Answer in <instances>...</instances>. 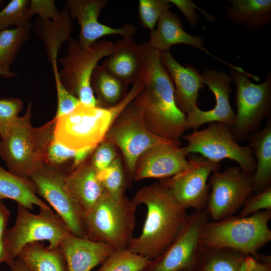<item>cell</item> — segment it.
Here are the masks:
<instances>
[{
    "label": "cell",
    "instance_id": "cell-1",
    "mask_svg": "<svg viewBox=\"0 0 271 271\" xmlns=\"http://www.w3.org/2000/svg\"><path fill=\"white\" fill-rule=\"evenodd\" d=\"M142 59L141 92L132 101L148 129L161 138L179 141L188 129L186 115L178 107L173 80L160 52L148 42L140 45Z\"/></svg>",
    "mask_w": 271,
    "mask_h": 271
},
{
    "label": "cell",
    "instance_id": "cell-2",
    "mask_svg": "<svg viewBox=\"0 0 271 271\" xmlns=\"http://www.w3.org/2000/svg\"><path fill=\"white\" fill-rule=\"evenodd\" d=\"M132 200L147 211L141 234L131 239L127 248L152 260L174 240L189 215L163 181L140 188Z\"/></svg>",
    "mask_w": 271,
    "mask_h": 271
},
{
    "label": "cell",
    "instance_id": "cell-3",
    "mask_svg": "<svg viewBox=\"0 0 271 271\" xmlns=\"http://www.w3.org/2000/svg\"><path fill=\"white\" fill-rule=\"evenodd\" d=\"M143 86V80L140 77L124 98L112 106L80 103L70 113L55 119L54 140L74 151L97 147L104 141L116 117L133 101Z\"/></svg>",
    "mask_w": 271,
    "mask_h": 271
},
{
    "label": "cell",
    "instance_id": "cell-4",
    "mask_svg": "<svg viewBox=\"0 0 271 271\" xmlns=\"http://www.w3.org/2000/svg\"><path fill=\"white\" fill-rule=\"evenodd\" d=\"M32 103L23 116H18L8 134L0 140V157L8 170L30 179L45 164L49 146L54 139L56 120L34 127L31 122Z\"/></svg>",
    "mask_w": 271,
    "mask_h": 271
},
{
    "label": "cell",
    "instance_id": "cell-5",
    "mask_svg": "<svg viewBox=\"0 0 271 271\" xmlns=\"http://www.w3.org/2000/svg\"><path fill=\"white\" fill-rule=\"evenodd\" d=\"M138 205L125 195H112L105 190L82 217L85 238L108 244L115 249L127 248L133 237Z\"/></svg>",
    "mask_w": 271,
    "mask_h": 271
},
{
    "label": "cell",
    "instance_id": "cell-6",
    "mask_svg": "<svg viewBox=\"0 0 271 271\" xmlns=\"http://www.w3.org/2000/svg\"><path fill=\"white\" fill-rule=\"evenodd\" d=\"M271 210L245 217L234 216L217 221H209L200 237L202 248H228L245 256H255L271 240L268 223Z\"/></svg>",
    "mask_w": 271,
    "mask_h": 271
},
{
    "label": "cell",
    "instance_id": "cell-7",
    "mask_svg": "<svg viewBox=\"0 0 271 271\" xmlns=\"http://www.w3.org/2000/svg\"><path fill=\"white\" fill-rule=\"evenodd\" d=\"M117 47V41L114 44L104 40L86 48H82L78 40L72 37L68 42L67 55L58 59L62 66L59 71V78L81 103L98 106L91 85L92 75L99 60L110 55Z\"/></svg>",
    "mask_w": 271,
    "mask_h": 271
},
{
    "label": "cell",
    "instance_id": "cell-8",
    "mask_svg": "<svg viewBox=\"0 0 271 271\" xmlns=\"http://www.w3.org/2000/svg\"><path fill=\"white\" fill-rule=\"evenodd\" d=\"M230 67L231 77L236 88L237 111L231 126L237 142H240L260 130L262 120L271 114V73L268 72L260 84L252 82L248 76L258 81L241 67Z\"/></svg>",
    "mask_w": 271,
    "mask_h": 271
},
{
    "label": "cell",
    "instance_id": "cell-9",
    "mask_svg": "<svg viewBox=\"0 0 271 271\" xmlns=\"http://www.w3.org/2000/svg\"><path fill=\"white\" fill-rule=\"evenodd\" d=\"M70 232L64 222L53 210H40L34 214L18 204L14 225L7 229L3 237L9 265L27 244L47 241L48 246L59 247L65 235Z\"/></svg>",
    "mask_w": 271,
    "mask_h": 271
},
{
    "label": "cell",
    "instance_id": "cell-10",
    "mask_svg": "<svg viewBox=\"0 0 271 271\" xmlns=\"http://www.w3.org/2000/svg\"><path fill=\"white\" fill-rule=\"evenodd\" d=\"M188 144L183 149L188 156L199 154L214 161L224 159L234 161L243 171L253 174L256 163L249 145H239L235 140L231 126L220 122H211L201 130L183 136Z\"/></svg>",
    "mask_w": 271,
    "mask_h": 271
},
{
    "label": "cell",
    "instance_id": "cell-11",
    "mask_svg": "<svg viewBox=\"0 0 271 271\" xmlns=\"http://www.w3.org/2000/svg\"><path fill=\"white\" fill-rule=\"evenodd\" d=\"M104 141L120 149L126 175L130 180L138 158L147 150L161 144L181 145L180 141L167 140L151 132L132 102L115 119Z\"/></svg>",
    "mask_w": 271,
    "mask_h": 271
},
{
    "label": "cell",
    "instance_id": "cell-12",
    "mask_svg": "<svg viewBox=\"0 0 271 271\" xmlns=\"http://www.w3.org/2000/svg\"><path fill=\"white\" fill-rule=\"evenodd\" d=\"M210 216L206 208L189 215L170 244L150 260L143 271H180L197 269L202 252L200 237Z\"/></svg>",
    "mask_w": 271,
    "mask_h": 271
},
{
    "label": "cell",
    "instance_id": "cell-13",
    "mask_svg": "<svg viewBox=\"0 0 271 271\" xmlns=\"http://www.w3.org/2000/svg\"><path fill=\"white\" fill-rule=\"evenodd\" d=\"M206 209L212 221L231 217L242 208L252 194V174L239 166H230L212 173Z\"/></svg>",
    "mask_w": 271,
    "mask_h": 271
},
{
    "label": "cell",
    "instance_id": "cell-14",
    "mask_svg": "<svg viewBox=\"0 0 271 271\" xmlns=\"http://www.w3.org/2000/svg\"><path fill=\"white\" fill-rule=\"evenodd\" d=\"M66 174L60 168L45 164L30 177L37 194L54 209L72 234L85 238L83 213L65 183Z\"/></svg>",
    "mask_w": 271,
    "mask_h": 271
},
{
    "label": "cell",
    "instance_id": "cell-15",
    "mask_svg": "<svg viewBox=\"0 0 271 271\" xmlns=\"http://www.w3.org/2000/svg\"><path fill=\"white\" fill-rule=\"evenodd\" d=\"M187 168L182 172L163 181L178 202L187 209L202 210L207 207L210 186L209 179L219 170V162L208 160L201 155H189Z\"/></svg>",
    "mask_w": 271,
    "mask_h": 271
},
{
    "label": "cell",
    "instance_id": "cell-16",
    "mask_svg": "<svg viewBox=\"0 0 271 271\" xmlns=\"http://www.w3.org/2000/svg\"><path fill=\"white\" fill-rule=\"evenodd\" d=\"M108 3L107 0L66 1L70 17L76 19L80 26L78 42L82 48L89 47L105 36L119 35L129 38L136 33L137 28L130 23L115 28L98 21L101 11Z\"/></svg>",
    "mask_w": 271,
    "mask_h": 271
},
{
    "label": "cell",
    "instance_id": "cell-17",
    "mask_svg": "<svg viewBox=\"0 0 271 271\" xmlns=\"http://www.w3.org/2000/svg\"><path fill=\"white\" fill-rule=\"evenodd\" d=\"M201 75L203 84L207 85L214 94L215 105L212 109L207 111L198 107L186 115L188 128L195 130L211 122H224L231 126L235 118V112L229 102L230 94L232 91V78L224 71L210 69H204Z\"/></svg>",
    "mask_w": 271,
    "mask_h": 271
},
{
    "label": "cell",
    "instance_id": "cell-18",
    "mask_svg": "<svg viewBox=\"0 0 271 271\" xmlns=\"http://www.w3.org/2000/svg\"><path fill=\"white\" fill-rule=\"evenodd\" d=\"M187 156L179 145L161 144L151 147L138 158L133 180L171 177L185 170Z\"/></svg>",
    "mask_w": 271,
    "mask_h": 271
},
{
    "label": "cell",
    "instance_id": "cell-19",
    "mask_svg": "<svg viewBox=\"0 0 271 271\" xmlns=\"http://www.w3.org/2000/svg\"><path fill=\"white\" fill-rule=\"evenodd\" d=\"M162 62L169 72L175 87V97L178 107L186 115L198 106L199 91L203 86L201 75L194 67L180 64L169 51L160 52Z\"/></svg>",
    "mask_w": 271,
    "mask_h": 271
},
{
    "label": "cell",
    "instance_id": "cell-20",
    "mask_svg": "<svg viewBox=\"0 0 271 271\" xmlns=\"http://www.w3.org/2000/svg\"><path fill=\"white\" fill-rule=\"evenodd\" d=\"M60 248L68 271H91L115 250L105 243L78 237L70 232L64 237Z\"/></svg>",
    "mask_w": 271,
    "mask_h": 271
},
{
    "label": "cell",
    "instance_id": "cell-21",
    "mask_svg": "<svg viewBox=\"0 0 271 271\" xmlns=\"http://www.w3.org/2000/svg\"><path fill=\"white\" fill-rule=\"evenodd\" d=\"M157 23V28L151 32L148 41L152 48L163 52L169 51L172 46L176 44H187L199 49L207 54L228 64L212 55L204 48V40L201 37L188 34L184 30L179 17L174 13L170 10L165 11L160 17Z\"/></svg>",
    "mask_w": 271,
    "mask_h": 271
},
{
    "label": "cell",
    "instance_id": "cell-22",
    "mask_svg": "<svg viewBox=\"0 0 271 271\" xmlns=\"http://www.w3.org/2000/svg\"><path fill=\"white\" fill-rule=\"evenodd\" d=\"M65 183L83 215L92 208L105 191L90 160H85L74 170L66 174Z\"/></svg>",
    "mask_w": 271,
    "mask_h": 271
},
{
    "label": "cell",
    "instance_id": "cell-23",
    "mask_svg": "<svg viewBox=\"0 0 271 271\" xmlns=\"http://www.w3.org/2000/svg\"><path fill=\"white\" fill-rule=\"evenodd\" d=\"M117 42L116 50L101 65L125 85H133L139 79L142 70L140 45L131 38H123Z\"/></svg>",
    "mask_w": 271,
    "mask_h": 271
},
{
    "label": "cell",
    "instance_id": "cell-24",
    "mask_svg": "<svg viewBox=\"0 0 271 271\" xmlns=\"http://www.w3.org/2000/svg\"><path fill=\"white\" fill-rule=\"evenodd\" d=\"M60 12V17L53 20L38 17L33 26L36 35L43 42L52 66L57 65L59 51L63 44L68 42L71 38V34L74 28L67 5H65Z\"/></svg>",
    "mask_w": 271,
    "mask_h": 271
},
{
    "label": "cell",
    "instance_id": "cell-25",
    "mask_svg": "<svg viewBox=\"0 0 271 271\" xmlns=\"http://www.w3.org/2000/svg\"><path fill=\"white\" fill-rule=\"evenodd\" d=\"M246 139L256 163L251 194H256L271 186V116L267 117L262 129L251 133Z\"/></svg>",
    "mask_w": 271,
    "mask_h": 271
},
{
    "label": "cell",
    "instance_id": "cell-26",
    "mask_svg": "<svg viewBox=\"0 0 271 271\" xmlns=\"http://www.w3.org/2000/svg\"><path fill=\"white\" fill-rule=\"evenodd\" d=\"M224 10L226 17L248 31H260L271 22L270 0H229Z\"/></svg>",
    "mask_w": 271,
    "mask_h": 271
},
{
    "label": "cell",
    "instance_id": "cell-27",
    "mask_svg": "<svg viewBox=\"0 0 271 271\" xmlns=\"http://www.w3.org/2000/svg\"><path fill=\"white\" fill-rule=\"evenodd\" d=\"M15 201L30 210L34 206L40 210L51 208L38 196L36 188L30 179L15 175L0 166V199Z\"/></svg>",
    "mask_w": 271,
    "mask_h": 271
},
{
    "label": "cell",
    "instance_id": "cell-28",
    "mask_svg": "<svg viewBox=\"0 0 271 271\" xmlns=\"http://www.w3.org/2000/svg\"><path fill=\"white\" fill-rule=\"evenodd\" d=\"M17 258L31 271H68L60 247H50L40 242L29 243L21 249Z\"/></svg>",
    "mask_w": 271,
    "mask_h": 271
},
{
    "label": "cell",
    "instance_id": "cell-29",
    "mask_svg": "<svg viewBox=\"0 0 271 271\" xmlns=\"http://www.w3.org/2000/svg\"><path fill=\"white\" fill-rule=\"evenodd\" d=\"M32 27L30 22L0 32V75L3 77L9 78L18 75L10 68L18 52L29 40Z\"/></svg>",
    "mask_w": 271,
    "mask_h": 271
},
{
    "label": "cell",
    "instance_id": "cell-30",
    "mask_svg": "<svg viewBox=\"0 0 271 271\" xmlns=\"http://www.w3.org/2000/svg\"><path fill=\"white\" fill-rule=\"evenodd\" d=\"M91 85L96 94L98 105L101 107L112 106L126 95L127 85L108 73L102 66L97 65L92 75Z\"/></svg>",
    "mask_w": 271,
    "mask_h": 271
},
{
    "label": "cell",
    "instance_id": "cell-31",
    "mask_svg": "<svg viewBox=\"0 0 271 271\" xmlns=\"http://www.w3.org/2000/svg\"><path fill=\"white\" fill-rule=\"evenodd\" d=\"M246 256L228 248H202L197 271H239Z\"/></svg>",
    "mask_w": 271,
    "mask_h": 271
},
{
    "label": "cell",
    "instance_id": "cell-32",
    "mask_svg": "<svg viewBox=\"0 0 271 271\" xmlns=\"http://www.w3.org/2000/svg\"><path fill=\"white\" fill-rule=\"evenodd\" d=\"M150 260L128 248L115 249L96 271H143Z\"/></svg>",
    "mask_w": 271,
    "mask_h": 271
},
{
    "label": "cell",
    "instance_id": "cell-33",
    "mask_svg": "<svg viewBox=\"0 0 271 271\" xmlns=\"http://www.w3.org/2000/svg\"><path fill=\"white\" fill-rule=\"evenodd\" d=\"M97 177L105 190L112 195L120 197L125 195L127 179L119 156L107 168L98 172Z\"/></svg>",
    "mask_w": 271,
    "mask_h": 271
},
{
    "label": "cell",
    "instance_id": "cell-34",
    "mask_svg": "<svg viewBox=\"0 0 271 271\" xmlns=\"http://www.w3.org/2000/svg\"><path fill=\"white\" fill-rule=\"evenodd\" d=\"M30 3L29 0H12L0 11V32L9 26L19 27L30 22Z\"/></svg>",
    "mask_w": 271,
    "mask_h": 271
},
{
    "label": "cell",
    "instance_id": "cell-35",
    "mask_svg": "<svg viewBox=\"0 0 271 271\" xmlns=\"http://www.w3.org/2000/svg\"><path fill=\"white\" fill-rule=\"evenodd\" d=\"M171 5L168 0L139 1V16L140 23L152 32L162 15L169 10Z\"/></svg>",
    "mask_w": 271,
    "mask_h": 271
},
{
    "label": "cell",
    "instance_id": "cell-36",
    "mask_svg": "<svg viewBox=\"0 0 271 271\" xmlns=\"http://www.w3.org/2000/svg\"><path fill=\"white\" fill-rule=\"evenodd\" d=\"M23 107V101L18 98H0V139L8 134L14 122Z\"/></svg>",
    "mask_w": 271,
    "mask_h": 271
},
{
    "label": "cell",
    "instance_id": "cell-37",
    "mask_svg": "<svg viewBox=\"0 0 271 271\" xmlns=\"http://www.w3.org/2000/svg\"><path fill=\"white\" fill-rule=\"evenodd\" d=\"M57 94V108L54 119L66 115L74 110L81 103L71 94L62 84L59 75L57 65L52 67Z\"/></svg>",
    "mask_w": 271,
    "mask_h": 271
},
{
    "label": "cell",
    "instance_id": "cell-38",
    "mask_svg": "<svg viewBox=\"0 0 271 271\" xmlns=\"http://www.w3.org/2000/svg\"><path fill=\"white\" fill-rule=\"evenodd\" d=\"M238 216L245 217L258 212L271 210V186L261 192L251 194L245 200Z\"/></svg>",
    "mask_w": 271,
    "mask_h": 271
},
{
    "label": "cell",
    "instance_id": "cell-39",
    "mask_svg": "<svg viewBox=\"0 0 271 271\" xmlns=\"http://www.w3.org/2000/svg\"><path fill=\"white\" fill-rule=\"evenodd\" d=\"M114 147L112 144L104 141L96 147L90 161L97 172L109 166L118 156Z\"/></svg>",
    "mask_w": 271,
    "mask_h": 271
},
{
    "label": "cell",
    "instance_id": "cell-40",
    "mask_svg": "<svg viewBox=\"0 0 271 271\" xmlns=\"http://www.w3.org/2000/svg\"><path fill=\"white\" fill-rule=\"evenodd\" d=\"M76 151L69 149L54 139L47 150L45 164L59 168V166L68 160L74 158Z\"/></svg>",
    "mask_w": 271,
    "mask_h": 271
},
{
    "label": "cell",
    "instance_id": "cell-41",
    "mask_svg": "<svg viewBox=\"0 0 271 271\" xmlns=\"http://www.w3.org/2000/svg\"><path fill=\"white\" fill-rule=\"evenodd\" d=\"M168 1L170 4L175 5L182 12L192 27L196 26L200 21L198 16L195 12V9H198L208 22L213 23L216 21L215 16L207 13L205 10L199 8L191 1L168 0Z\"/></svg>",
    "mask_w": 271,
    "mask_h": 271
},
{
    "label": "cell",
    "instance_id": "cell-42",
    "mask_svg": "<svg viewBox=\"0 0 271 271\" xmlns=\"http://www.w3.org/2000/svg\"><path fill=\"white\" fill-rule=\"evenodd\" d=\"M29 11L32 17L37 14L42 19L51 20L58 19L61 14L53 0H31Z\"/></svg>",
    "mask_w": 271,
    "mask_h": 271
},
{
    "label": "cell",
    "instance_id": "cell-43",
    "mask_svg": "<svg viewBox=\"0 0 271 271\" xmlns=\"http://www.w3.org/2000/svg\"><path fill=\"white\" fill-rule=\"evenodd\" d=\"M239 271H271V257L258 253L255 256H246Z\"/></svg>",
    "mask_w": 271,
    "mask_h": 271
},
{
    "label": "cell",
    "instance_id": "cell-44",
    "mask_svg": "<svg viewBox=\"0 0 271 271\" xmlns=\"http://www.w3.org/2000/svg\"><path fill=\"white\" fill-rule=\"evenodd\" d=\"M96 147H91L76 151L70 171L74 170L86 160L88 157L93 153Z\"/></svg>",
    "mask_w": 271,
    "mask_h": 271
},
{
    "label": "cell",
    "instance_id": "cell-45",
    "mask_svg": "<svg viewBox=\"0 0 271 271\" xmlns=\"http://www.w3.org/2000/svg\"><path fill=\"white\" fill-rule=\"evenodd\" d=\"M10 216V211L3 203L0 201V239H3L6 231L7 226Z\"/></svg>",
    "mask_w": 271,
    "mask_h": 271
},
{
    "label": "cell",
    "instance_id": "cell-46",
    "mask_svg": "<svg viewBox=\"0 0 271 271\" xmlns=\"http://www.w3.org/2000/svg\"><path fill=\"white\" fill-rule=\"evenodd\" d=\"M8 266L10 267V271H31L27 266L17 257Z\"/></svg>",
    "mask_w": 271,
    "mask_h": 271
},
{
    "label": "cell",
    "instance_id": "cell-47",
    "mask_svg": "<svg viewBox=\"0 0 271 271\" xmlns=\"http://www.w3.org/2000/svg\"><path fill=\"white\" fill-rule=\"evenodd\" d=\"M3 263L7 264L8 257L3 239H0V264Z\"/></svg>",
    "mask_w": 271,
    "mask_h": 271
},
{
    "label": "cell",
    "instance_id": "cell-48",
    "mask_svg": "<svg viewBox=\"0 0 271 271\" xmlns=\"http://www.w3.org/2000/svg\"><path fill=\"white\" fill-rule=\"evenodd\" d=\"M180 271H197V269H193L182 270Z\"/></svg>",
    "mask_w": 271,
    "mask_h": 271
},
{
    "label": "cell",
    "instance_id": "cell-49",
    "mask_svg": "<svg viewBox=\"0 0 271 271\" xmlns=\"http://www.w3.org/2000/svg\"><path fill=\"white\" fill-rule=\"evenodd\" d=\"M4 4V1L0 0V8Z\"/></svg>",
    "mask_w": 271,
    "mask_h": 271
},
{
    "label": "cell",
    "instance_id": "cell-50",
    "mask_svg": "<svg viewBox=\"0 0 271 271\" xmlns=\"http://www.w3.org/2000/svg\"><path fill=\"white\" fill-rule=\"evenodd\" d=\"M2 201V200H1L0 199V201Z\"/></svg>",
    "mask_w": 271,
    "mask_h": 271
}]
</instances>
